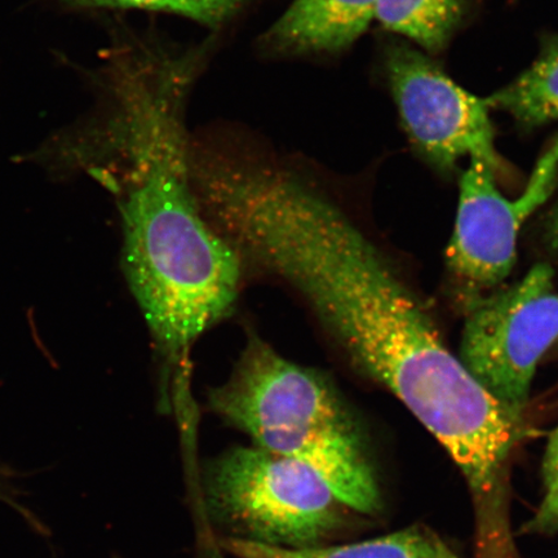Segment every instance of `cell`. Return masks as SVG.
<instances>
[{"label":"cell","instance_id":"15","mask_svg":"<svg viewBox=\"0 0 558 558\" xmlns=\"http://www.w3.org/2000/svg\"><path fill=\"white\" fill-rule=\"evenodd\" d=\"M558 476V427L550 435L546 453L543 460L544 484H548Z\"/></svg>","mask_w":558,"mask_h":558},{"label":"cell","instance_id":"7","mask_svg":"<svg viewBox=\"0 0 558 558\" xmlns=\"http://www.w3.org/2000/svg\"><path fill=\"white\" fill-rule=\"evenodd\" d=\"M558 183V136L534 167L525 191L509 201L495 185V172L483 160L471 159L460 179L456 228L446 251L450 274L477 294L492 290L511 275L520 230L554 194ZM473 302V303H474Z\"/></svg>","mask_w":558,"mask_h":558},{"label":"cell","instance_id":"1","mask_svg":"<svg viewBox=\"0 0 558 558\" xmlns=\"http://www.w3.org/2000/svg\"><path fill=\"white\" fill-rule=\"evenodd\" d=\"M244 269L308 305L351 364L388 388L450 453L474 507L508 495L521 421L466 372L427 311L343 209L281 160L244 172L216 209Z\"/></svg>","mask_w":558,"mask_h":558},{"label":"cell","instance_id":"10","mask_svg":"<svg viewBox=\"0 0 558 558\" xmlns=\"http://www.w3.org/2000/svg\"><path fill=\"white\" fill-rule=\"evenodd\" d=\"M485 100L526 129L558 121V34L544 40L525 72Z\"/></svg>","mask_w":558,"mask_h":558},{"label":"cell","instance_id":"12","mask_svg":"<svg viewBox=\"0 0 558 558\" xmlns=\"http://www.w3.org/2000/svg\"><path fill=\"white\" fill-rule=\"evenodd\" d=\"M66 11H153L167 12L220 29L232 23L255 0H54Z\"/></svg>","mask_w":558,"mask_h":558},{"label":"cell","instance_id":"8","mask_svg":"<svg viewBox=\"0 0 558 558\" xmlns=\"http://www.w3.org/2000/svg\"><path fill=\"white\" fill-rule=\"evenodd\" d=\"M379 0H292L260 39L274 58L300 59L347 50L364 34Z\"/></svg>","mask_w":558,"mask_h":558},{"label":"cell","instance_id":"2","mask_svg":"<svg viewBox=\"0 0 558 558\" xmlns=\"http://www.w3.org/2000/svg\"><path fill=\"white\" fill-rule=\"evenodd\" d=\"M190 138L183 118L156 113L124 130L109 158L125 166L118 202L125 281L165 378L177 384L187 383L202 335L234 311L246 271L195 198Z\"/></svg>","mask_w":558,"mask_h":558},{"label":"cell","instance_id":"5","mask_svg":"<svg viewBox=\"0 0 558 558\" xmlns=\"http://www.w3.org/2000/svg\"><path fill=\"white\" fill-rule=\"evenodd\" d=\"M548 264L519 283L470 304L460 362L501 407L520 418L543 355L558 340V291Z\"/></svg>","mask_w":558,"mask_h":558},{"label":"cell","instance_id":"16","mask_svg":"<svg viewBox=\"0 0 558 558\" xmlns=\"http://www.w3.org/2000/svg\"><path fill=\"white\" fill-rule=\"evenodd\" d=\"M544 241L550 253L558 256V202L548 215L546 227H544Z\"/></svg>","mask_w":558,"mask_h":558},{"label":"cell","instance_id":"14","mask_svg":"<svg viewBox=\"0 0 558 558\" xmlns=\"http://www.w3.org/2000/svg\"><path fill=\"white\" fill-rule=\"evenodd\" d=\"M546 490L538 512L527 523L529 533L548 534L558 530V476L546 484Z\"/></svg>","mask_w":558,"mask_h":558},{"label":"cell","instance_id":"11","mask_svg":"<svg viewBox=\"0 0 558 558\" xmlns=\"http://www.w3.org/2000/svg\"><path fill=\"white\" fill-rule=\"evenodd\" d=\"M466 0H379L375 20L421 50L439 53L466 12Z\"/></svg>","mask_w":558,"mask_h":558},{"label":"cell","instance_id":"9","mask_svg":"<svg viewBox=\"0 0 558 558\" xmlns=\"http://www.w3.org/2000/svg\"><path fill=\"white\" fill-rule=\"evenodd\" d=\"M438 536L410 527L343 546L281 548L227 536L220 546L234 558H437Z\"/></svg>","mask_w":558,"mask_h":558},{"label":"cell","instance_id":"6","mask_svg":"<svg viewBox=\"0 0 558 558\" xmlns=\"http://www.w3.org/2000/svg\"><path fill=\"white\" fill-rule=\"evenodd\" d=\"M384 72L411 144L428 163L451 171L460 159L505 170L485 99L460 87L427 54L407 41L384 50Z\"/></svg>","mask_w":558,"mask_h":558},{"label":"cell","instance_id":"4","mask_svg":"<svg viewBox=\"0 0 558 558\" xmlns=\"http://www.w3.org/2000/svg\"><path fill=\"white\" fill-rule=\"evenodd\" d=\"M213 519L244 541L308 548L341 526L343 504L324 477L260 446H240L213 460L204 476Z\"/></svg>","mask_w":558,"mask_h":558},{"label":"cell","instance_id":"3","mask_svg":"<svg viewBox=\"0 0 558 558\" xmlns=\"http://www.w3.org/2000/svg\"><path fill=\"white\" fill-rule=\"evenodd\" d=\"M208 408L256 446L311 466L345 507L373 514L378 483L357 423L318 369L279 354L253 330L226 383L209 389Z\"/></svg>","mask_w":558,"mask_h":558},{"label":"cell","instance_id":"13","mask_svg":"<svg viewBox=\"0 0 558 558\" xmlns=\"http://www.w3.org/2000/svg\"><path fill=\"white\" fill-rule=\"evenodd\" d=\"M17 474L10 466L0 464V504L13 509L40 534L46 533L44 523L27 508L23 501V492L17 484Z\"/></svg>","mask_w":558,"mask_h":558},{"label":"cell","instance_id":"17","mask_svg":"<svg viewBox=\"0 0 558 558\" xmlns=\"http://www.w3.org/2000/svg\"><path fill=\"white\" fill-rule=\"evenodd\" d=\"M437 558H459L446 544L439 539L437 546Z\"/></svg>","mask_w":558,"mask_h":558}]
</instances>
